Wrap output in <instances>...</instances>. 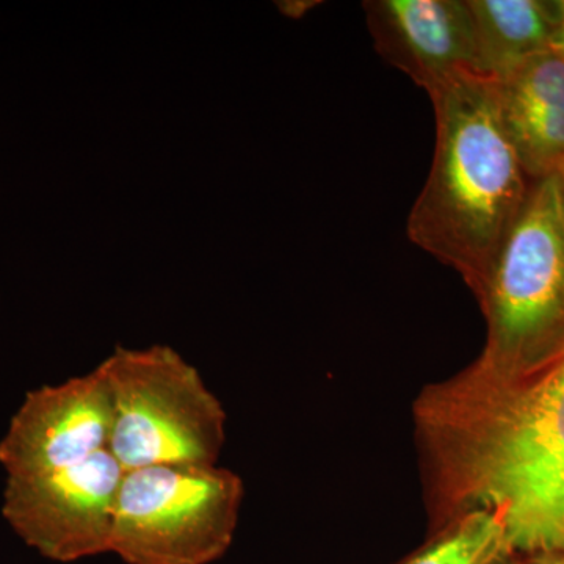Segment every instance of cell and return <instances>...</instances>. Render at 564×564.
<instances>
[{
	"label": "cell",
	"instance_id": "cell-1",
	"mask_svg": "<svg viewBox=\"0 0 564 564\" xmlns=\"http://www.w3.org/2000/svg\"><path fill=\"white\" fill-rule=\"evenodd\" d=\"M413 414L430 532L491 511L516 554L564 552V350L511 383L464 369Z\"/></svg>",
	"mask_w": 564,
	"mask_h": 564
},
{
	"label": "cell",
	"instance_id": "cell-2",
	"mask_svg": "<svg viewBox=\"0 0 564 564\" xmlns=\"http://www.w3.org/2000/svg\"><path fill=\"white\" fill-rule=\"evenodd\" d=\"M429 96L436 144L432 170L408 217V237L454 269L475 293L532 182L505 128L492 77L463 70Z\"/></svg>",
	"mask_w": 564,
	"mask_h": 564
},
{
	"label": "cell",
	"instance_id": "cell-3",
	"mask_svg": "<svg viewBox=\"0 0 564 564\" xmlns=\"http://www.w3.org/2000/svg\"><path fill=\"white\" fill-rule=\"evenodd\" d=\"M484 350L467 372L511 383L564 350V192L558 174L533 181L478 291Z\"/></svg>",
	"mask_w": 564,
	"mask_h": 564
},
{
	"label": "cell",
	"instance_id": "cell-4",
	"mask_svg": "<svg viewBox=\"0 0 564 564\" xmlns=\"http://www.w3.org/2000/svg\"><path fill=\"white\" fill-rule=\"evenodd\" d=\"M101 367L113 403L109 448L126 473L217 466L226 443V411L180 352L165 345L118 347Z\"/></svg>",
	"mask_w": 564,
	"mask_h": 564
},
{
	"label": "cell",
	"instance_id": "cell-5",
	"mask_svg": "<svg viewBox=\"0 0 564 564\" xmlns=\"http://www.w3.org/2000/svg\"><path fill=\"white\" fill-rule=\"evenodd\" d=\"M243 484L221 467L128 470L115 508L110 552L126 564H210L239 525Z\"/></svg>",
	"mask_w": 564,
	"mask_h": 564
},
{
	"label": "cell",
	"instance_id": "cell-6",
	"mask_svg": "<svg viewBox=\"0 0 564 564\" xmlns=\"http://www.w3.org/2000/svg\"><path fill=\"white\" fill-rule=\"evenodd\" d=\"M124 474L106 448L58 469L7 477L3 519L22 543L51 562L106 554Z\"/></svg>",
	"mask_w": 564,
	"mask_h": 564
},
{
	"label": "cell",
	"instance_id": "cell-7",
	"mask_svg": "<svg viewBox=\"0 0 564 564\" xmlns=\"http://www.w3.org/2000/svg\"><path fill=\"white\" fill-rule=\"evenodd\" d=\"M113 403L101 366L62 384L25 395L0 440L7 477L58 469L109 448Z\"/></svg>",
	"mask_w": 564,
	"mask_h": 564
},
{
	"label": "cell",
	"instance_id": "cell-8",
	"mask_svg": "<svg viewBox=\"0 0 564 564\" xmlns=\"http://www.w3.org/2000/svg\"><path fill=\"white\" fill-rule=\"evenodd\" d=\"M362 7L375 50L429 95L463 70H478L466 0H369Z\"/></svg>",
	"mask_w": 564,
	"mask_h": 564
},
{
	"label": "cell",
	"instance_id": "cell-9",
	"mask_svg": "<svg viewBox=\"0 0 564 564\" xmlns=\"http://www.w3.org/2000/svg\"><path fill=\"white\" fill-rule=\"evenodd\" d=\"M496 80L508 135L530 181L560 172L564 163V58L541 52Z\"/></svg>",
	"mask_w": 564,
	"mask_h": 564
},
{
	"label": "cell",
	"instance_id": "cell-10",
	"mask_svg": "<svg viewBox=\"0 0 564 564\" xmlns=\"http://www.w3.org/2000/svg\"><path fill=\"white\" fill-rule=\"evenodd\" d=\"M473 17L477 69L500 79L551 50L564 22V0H466Z\"/></svg>",
	"mask_w": 564,
	"mask_h": 564
},
{
	"label": "cell",
	"instance_id": "cell-11",
	"mask_svg": "<svg viewBox=\"0 0 564 564\" xmlns=\"http://www.w3.org/2000/svg\"><path fill=\"white\" fill-rule=\"evenodd\" d=\"M516 552L499 516L474 511L441 529L397 564H510Z\"/></svg>",
	"mask_w": 564,
	"mask_h": 564
},
{
	"label": "cell",
	"instance_id": "cell-12",
	"mask_svg": "<svg viewBox=\"0 0 564 564\" xmlns=\"http://www.w3.org/2000/svg\"><path fill=\"white\" fill-rule=\"evenodd\" d=\"M510 564H564V552H533V554H516Z\"/></svg>",
	"mask_w": 564,
	"mask_h": 564
},
{
	"label": "cell",
	"instance_id": "cell-13",
	"mask_svg": "<svg viewBox=\"0 0 564 564\" xmlns=\"http://www.w3.org/2000/svg\"><path fill=\"white\" fill-rule=\"evenodd\" d=\"M551 50H554L556 54L562 55L564 58V22L560 25L558 31L555 32L554 39H552Z\"/></svg>",
	"mask_w": 564,
	"mask_h": 564
},
{
	"label": "cell",
	"instance_id": "cell-14",
	"mask_svg": "<svg viewBox=\"0 0 564 564\" xmlns=\"http://www.w3.org/2000/svg\"><path fill=\"white\" fill-rule=\"evenodd\" d=\"M556 174H558L560 184H562V188H563V192H564V163H563L562 169H560V172L556 173Z\"/></svg>",
	"mask_w": 564,
	"mask_h": 564
}]
</instances>
